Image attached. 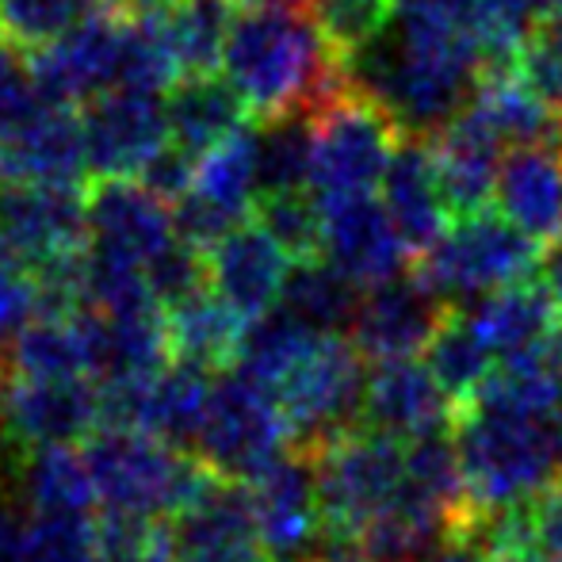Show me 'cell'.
<instances>
[{"label":"cell","mask_w":562,"mask_h":562,"mask_svg":"<svg viewBox=\"0 0 562 562\" xmlns=\"http://www.w3.org/2000/svg\"><path fill=\"white\" fill-rule=\"evenodd\" d=\"M38 314H43V291H38L35 268L0 234V345L12 340Z\"/></svg>","instance_id":"cell-40"},{"label":"cell","mask_w":562,"mask_h":562,"mask_svg":"<svg viewBox=\"0 0 562 562\" xmlns=\"http://www.w3.org/2000/svg\"><path fill=\"white\" fill-rule=\"evenodd\" d=\"M89 200V245L108 257L149 268L177 245V218L169 203L157 200L142 180H92Z\"/></svg>","instance_id":"cell-16"},{"label":"cell","mask_w":562,"mask_h":562,"mask_svg":"<svg viewBox=\"0 0 562 562\" xmlns=\"http://www.w3.org/2000/svg\"><path fill=\"white\" fill-rule=\"evenodd\" d=\"M467 318L494 360L536 352L562 329L559 303L543 280H525L513 288L490 291L479 306L467 311Z\"/></svg>","instance_id":"cell-24"},{"label":"cell","mask_w":562,"mask_h":562,"mask_svg":"<svg viewBox=\"0 0 562 562\" xmlns=\"http://www.w3.org/2000/svg\"><path fill=\"white\" fill-rule=\"evenodd\" d=\"M422 562H494V555H490V551L482 548V543L474 540V536L451 532V536H445V540H440L437 548H432Z\"/></svg>","instance_id":"cell-44"},{"label":"cell","mask_w":562,"mask_h":562,"mask_svg":"<svg viewBox=\"0 0 562 562\" xmlns=\"http://www.w3.org/2000/svg\"><path fill=\"white\" fill-rule=\"evenodd\" d=\"M161 20L177 54L180 81L211 77L223 66L229 31L237 20V0H169L161 4Z\"/></svg>","instance_id":"cell-29"},{"label":"cell","mask_w":562,"mask_h":562,"mask_svg":"<svg viewBox=\"0 0 562 562\" xmlns=\"http://www.w3.org/2000/svg\"><path fill=\"white\" fill-rule=\"evenodd\" d=\"M497 215L543 252L562 245V146H513L494 188Z\"/></svg>","instance_id":"cell-21"},{"label":"cell","mask_w":562,"mask_h":562,"mask_svg":"<svg viewBox=\"0 0 562 562\" xmlns=\"http://www.w3.org/2000/svg\"><path fill=\"white\" fill-rule=\"evenodd\" d=\"M318 337H322L318 329L303 326V322L291 318L288 311H272L260 322H252V326H245L234 368L241 371V375H249L252 383L276 391V386L288 379V371L311 352V345Z\"/></svg>","instance_id":"cell-32"},{"label":"cell","mask_w":562,"mask_h":562,"mask_svg":"<svg viewBox=\"0 0 562 562\" xmlns=\"http://www.w3.org/2000/svg\"><path fill=\"white\" fill-rule=\"evenodd\" d=\"M126 12L108 4L58 35L54 43L31 50L43 100L54 108L89 104L100 92L119 89V66H123Z\"/></svg>","instance_id":"cell-10"},{"label":"cell","mask_w":562,"mask_h":562,"mask_svg":"<svg viewBox=\"0 0 562 562\" xmlns=\"http://www.w3.org/2000/svg\"><path fill=\"white\" fill-rule=\"evenodd\" d=\"M467 502L474 513L532 505L562 479V437L555 422L467 406L451 414Z\"/></svg>","instance_id":"cell-2"},{"label":"cell","mask_w":562,"mask_h":562,"mask_svg":"<svg viewBox=\"0 0 562 562\" xmlns=\"http://www.w3.org/2000/svg\"><path fill=\"white\" fill-rule=\"evenodd\" d=\"M360 425L391 440H422L445 432L451 425V402L429 375V368L414 360L375 363L363 383Z\"/></svg>","instance_id":"cell-19"},{"label":"cell","mask_w":562,"mask_h":562,"mask_svg":"<svg viewBox=\"0 0 562 562\" xmlns=\"http://www.w3.org/2000/svg\"><path fill=\"white\" fill-rule=\"evenodd\" d=\"M223 69L257 123L314 115L348 89L345 66L329 54L318 23L288 8L249 4L237 12Z\"/></svg>","instance_id":"cell-1"},{"label":"cell","mask_w":562,"mask_h":562,"mask_svg":"<svg viewBox=\"0 0 562 562\" xmlns=\"http://www.w3.org/2000/svg\"><path fill=\"white\" fill-rule=\"evenodd\" d=\"M291 429L268 386L252 383L241 371H223L211 383L207 414H203L195 456L207 471L229 482H249L288 456Z\"/></svg>","instance_id":"cell-7"},{"label":"cell","mask_w":562,"mask_h":562,"mask_svg":"<svg viewBox=\"0 0 562 562\" xmlns=\"http://www.w3.org/2000/svg\"><path fill=\"white\" fill-rule=\"evenodd\" d=\"M100 562H172V528L165 520L108 513L97 525Z\"/></svg>","instance_id":"cell-39"},{"label":"cell","mask_w":562,"mask_h":562,"mask_svg":"<svg viewBox=\"0 0 562 562\" xmlns=\"http://www.w3.org/2000/svg\"><path fill=\"white\" fill-rule=\"evenodd\" d=\"M306 562H375V559H368L356 548H318L314 559H306Z\"/></svg>","instance_id":"cell-46"},{"label":"cell","mask_w":562,"mask_h":562,"mask_svg":"<svg viewBox=\"0 0 562 562\" xmlns=\"http://www.w3.org/2000/svg\"><path fill=\"white\" fill-rule=\"evenodd\" d=\"M291 272V257L272 241L260 223L234 226L215 249L207 252V283L218 299L245 322H260L283 299V283Z\"/></svg>","instance_id":"cell-18"},{"label":"cell","mask_w":562,"mask_h":562,"mask_svg":"<svg viewBox=\"0 0 562 562\" xmlns=\"http://www.w3.org/2000/svg\"><path fill=\"white\" fill-rule=\"evenodd\" d=\"M211 383L215 379L200 368L169 360L154 375L100 383V425L138 429L165 445H195L203 414H207Z\"/></svg>","instance_id":"cell-9"},{"label":"cell","mask_w":562,"mask_h":562,"mask_svg":"<svg viewBox=\"0 0 562 562\" xmlns=\"http://www.w3.org/2000/svg\"><path fill=\"white\" fill-rule=\"evenodd\" d=\"M165 334L169 360L200 371H223L237 363V348L245 337V322L211 291V283L180 303L165 306Z\"/></svg>","instance_id":"cell-25"},{"label":"cell","mask_w":562,"mask_h":562,"mask_svg":"<svg viewBox=\"0 0 562 562\" xmlns=\"http://www.w3.org/2000/svg\"><path fill=\"white\" fill-rule=\"evenodd\" d=\"M303 456H311L318 479L322 548H356L368 520L406 490V445L363 425Z\"/></svg>","instance_id":"cell-4"},{"label":"cell","mask_w":562,"mask_h":562,"mask_svg":"<svg viewBox=\"0 0 562 562\" xmlns=\"http://www.w3.org/2000/svg\"><path fill=\"white\" fill-rule=\"evenodd\" d=\"M356 306H360V291L337 268H329L326 260H306V265H291L276 311H288L291 318L318 334H337L340 326H352Z\"/></svg>","instance_id":"cell-31"},{"label":"cell","mask_w":562,"mask_h":562,"mask_svg":"<svg viewBox=\"0 0 562 562\" xmlns=\"http://www.w3.org/2000/svg\"><path fill=\"white\" fill-rule=\"evenodd\" d=\"M497 562H562V559L548 555L543 548H528V551H513V555H502Z\"/></svg>","instance_id":"cell-48"},{"label":"cell","mask_w":562,"mask_h":562,"mask_svg":"<svg viewBox=\"0 0 562 562\" xmlns=\"http://www.w3.org/2000/svg\"><path fill=\"white\" fill-rule=\"evenodd\" d=\"M249 218L272 234V241L288 252L291 265L322 260V207L311 188H303V192L260 195L252 203Z\"/></svg>","instance_id":"cell-35"},{"label":"cell","mask_w":562,"mask_h":562,"mask_svg":"<svg viewBox=\"0 0 562 562\" xmlns=\"http://www.w3.org/2000/svg\"><path fill=\"white\" fill-rule=\"evenodd\" d=\"M314 8H318L314 23H318L329 54L340 66H348L356 54H363L375 38L386 35L398 0H314Z\"/></svg>","instance_id":"cell-37"},{"label":"cell","mask_w":562,"mask_h":562,"mask_svg":"<svg viewBox=\"0 0 562 562\" xmlns=\"http://www.w3.org/2000/svg\"><path fill=\"white\" fill-rule=\"evenodd\" d=\"M322 207V260L337 268L356 291L398 280L409 249L398 226L391 223L383 200L356 195V200L318 203Z\"/></svg>","instance_id":"cell-15"},{"label":"cell","mask_w":562,"mask_h":562,"mask_svg":"<svg viewBox=\"0 0 562 562\" xmlns=\"http://www.w3.org/2000/svg\"><path fill=\"white\" fill-rule=\"evenodd\" d=\"M402 131L368 97L345 89L311 115V192L318 203L375 195Z\"/></svg>","instance_id":"cell-6"},{"label":"cell","mask_w":562,"mask_h":562,"mask_svg":"<svg viewBox=\"0 0 562 562\" xmlns=\"http://www.w3.org/2000/svg\"><path fill=\"white\" fill-rule=\"evenodd\" d=\"M112 0H0V43L38 50Z\"/></svg>","instance_id":"cell-36"},{"label":"cell","mask_w":562,"mask_h":562,"mask_svg":"<svg viewBox=\"0 0 562 562\" xmlns=\"http://www.w3.org/2000/svg\"><path fill=\"white\" fill-rule=\"evenodd\" d=\"M112 4H119V8H161V4H169V0H112Z\"/></svg>","instance_id":"cell-50"},{"label":"cell","mask_w":562,"mask_h":562,"mask_svg":"<svg viewBox=\"0 0 562 562\" xmlns=\"http://www.w3.org/2000/svg\"><path fill=\"white\" fill-rule=\"evenodd\" d=\"M43 108L46 100L38 89L35 66H31V54H23L12 43H0V134L23 126Z\"/></svg>","instance_id":"cell-41"},{"label":"cell","mask_w":562,"mask_h":562,"mask_svg":"<svg viewBox=\"0 0 562 562\" xmlns=\"http://www.w3.org/2000/svg\"><path fill=\"white\" fill-rule=\"evenodd\" d=\"M126 38H123V66H119V89L138 92H169L180 81L177 54H172L169 31H165L161 8H123Z\"/></svg>","instance_id":"cell-33"},{"label":"cell","mask_w":562,"mask_h":562,"mask_svg":"<svg viewBox=\"0 0 562 562\" xmlns=\"http://www.w3.org/2000/svg\"><path fill=\"white\" fill-rule=\"evenodd\" d=\"M195 161H200V157L184 154V149L169 142V146H165L161 154L146 165V172H142L138 180L157 195V200L180 203L188 195V188H192V180H195Z\"/></svg>","instance_id":"cell-42"},{"label":"cell","mask_w":562,"mask_h":562,"mask_svg":"<svg viewBox=\"0 0 562 562\" xmlns=\"http://www.w3.org/2000/svg\"><path fill=\"white\" fill-rule=\"evenodd\" d=\"M497 12H505L509 20H517L520 27H532L540 20H551V15H562V0H490Z\"/></svg>","instance_id":"cell-45"},{"label":"cell","mask_w":562,"mask_h":562,"mask_svg":"<svg viewBox=\"0 0 562 562\" xmlns=\"http://www.w3.org/2000/svg\"><path fill=\"white\" fill-rule=\"evenodd\" d=\"M494 356L482 345V337L474 334L471 318L459 306H448L440 318L437 334H432L429 348H425V368L437 379V386L451 402V414L463 409L467 402L479 394V386L486 383V375L494 371Z\"/></svg>","instance_id":"cell-30"},{"label":"cell","mask_w":562,"mask_h":562,"mask_svg":"<svg viewBox=\"0 0 562 562\" xmlns=\"http://www.w3.org/2000/svg\"><path fill=\"white\" fill-rule=\"evenodd\" d=\"M249 4H260V8H288V12H303V8H311L314 0H249Z\"/></svg>","instance_id":"cell-49"},{"label":"cell","mask_w":562,"mask_h":562,"mask_svg":"<svg viewBox=\"0 0 562 562\" xmlns=\"http://www.w3.org/2000/svg\"><path fill=\"white\" fill-rule=\"evenodd\" d=\"M85 149L97 180H138L169 146L165 100L138 89H108L85 104Z\"/></svg>","instance_id":"cell-11"},{"label":"cell","mask_w":562,"mask_h":562,"mask_svg":"<svg viewBox=\"0 0 562 562\" xmlns=\"http://www.w3.org/2000/svg\"><path fill=\"white\" fill-rule=\"evenodd\" d=\"M383 207L391 215V223L398 226L414 260L425 249H432L440 241V234L451 226V211L445 188H440L429 138L402 134L398 149L391 157V169L383 177Z\"/></svg>","instance_id":"cell-22"},{"label":"cell","mask_w":562,"mask_h":562,"mask_svg":"<svg viewBox=\"0 0 562 562\" xmlns=\"http://www.w3.org/2000/svg\"><path fill=\"white\" fill-rule=\"evenodd\" d=\"M165 119H169V142L184 154L203 157L211 146H218L234 131L249 123L241 97L229 89L223 77H184L172 85L165 100Z\"/></svg>","instance_id":"cell-27"},{"label":"cell","mask_w":562,"mask_h":562,"mask_svg":"<svg viewBox=\"0 0 562 562\" xmlns=\"http://www.w3.org/2000/svg\"><path fill=\"white\" fill-rule=\"evenodd\" d=\"M85 456L92 467L97 497L108 505V513H126V517H180L215 479V471H207L200 456H184L149 432L119 429V425H100L85 440Z\"/></svg>","instance_id":"cell-3"},{"label":"cell","mask_w":562,"mask_h":562,"mask_svg":"<svg viewBox=\"0 0 562 562\" xmlns=\"http://www.w3.org/2000/svg\"><path fill=\"white\" fill-rule=\"evenodd\" d=\"M363 383H368V371L352 340L340 334H322L314 340L311 352L272 391L295 451H314L337 432L360 425Z\"/></svg>","instance_id":"cell-8"},{"label":"cell","mask_w":562,"mask_h":562,"mask_svg":"<svg viewBox=\"0 0 562 562\" xmlns=\"http://www.w3.org/2000/svg\"><path fill=\"white\" fill-rule=\"evenodd\" d=\"M172 562H276L260 548V540H218V543H188V548H172Z\"/></svg>","instance_id":"cell-43"},{"label":"cell","mask_w":562,"mask_h":562,"mask_svg":"<svg viewBox=\"0 0 562 562\" xmlns=\"http://www.w3.org/2000/svg\"><path fill=\"white\" fill-rule=\"evenodd\" d=\"M437 177L445 188L451 223L494 203L497 172H502V142L486 131L471 112H459L448 126L429 138Z\"/></svg>","instance_id":"cell-23"},{"label":"cell","mask_w":562,"mask_h":562,"mask_svg":"<svg viewBox=\"0 0 562 562\" xmlns=\"http://www.w3.org/2000/svg\"><path fill=\"white\" fill-rule=\"evenodd\" d=\"M0 234L31 268H50L89 252V200L81 184H4Z\"/></svg>","instance_id":"cell-13"},{"label":"cell","mask_w":562,"mask_h":562,"mask_svg":"<svg viewBox=\"0 0 562 562\" xmlns=\"http://www.w3.org/2000/svg\"><path fill=\"white\" fill-rule=\"evenodd\" d=\"M448 306L451 303H440L437 295H429L414 276L379 283V288L360 295L352 326H348V334H352L348 340L371 363L414 360L417 352L429 348Z\"/></svg>","instance_id":"cell-17"},{"label":"cell","mask_w":562,"mask_h":562,"mask_svg":"<svg viewBox=\"0 0 562 562\" xmlns=\"http://www.w3.org/2000/svg\"><path fill=\"white\" fill-rule=\"evenodd\" d=\"M100 429V391L89 379H8L0 391V437L15 451L81 445Z\"/></svg>","instance_id":"cell-12"},{"label":"cell","mask_w":562,"mask_h":562,"mask_svg":"<svg viewBox=\"0 0 562 562\" xmlns=\"http://www.w3.org/2000/svg\"><path fill=\"white\" fill-rule=\"evenodd\" d=\"M23 562H100V532L74 513H31Z\"/></svg>","instance_id":"cell-38"},{"label":"cell","mask_w":562,"mask_h":562,"mask_svg":"<svg viewBox=\"0 0 562 562\" xmlns=\"http://www.w3.org/2000/svg\"><path fill=\"white\" fill-rule=\"evenodd\" d=\"M8 371L15 379H89L92 337L85 311L38 314L8 340Z\"/></svg>","instance_id":"cell-26"},{"label":"cell","mask_w":562,"mask_h":562,"mask_svg":"<svg viewBox=\"0 0 562 562\" xmlns=\"http://www.w3.org/2000/svg\"><path fill=\"white\" fill-rule=\"evenodd\" d=\"M257 134H260L257 142L260 195L303 192V188H311V115L265 123V131Z\"/></svg>","instance_id":"cell-34"},{"label":"cell","mask_w":562,"mask_h":562,"mask_svg":"<svg viewBox=\"0 0 562 562\" xmlns=\"http://www.w3.org/2000/svg\"><path fill=\"white\" fill-rule=\"evenodd\" d=\"M551 288V295H555L559 303V314H562V245L559 249H551V260H548V280H543Z\"/></svg>","instance_id":"cell-47"},{"label":"cell","mask_w":562,"mask_h":562,"mask_svg":"<svg viewBox=\"0 0 562 562\" xmlns=\"http://www.w3.org/2000/svg\"><path fill=\"white\" fill-rule=\"evenodd\" d=\"M15 471H20V490L31 513H74V517H89V509L100 502L89 456L77 445L23 451Z\"/></svg>","instance_id":"cell-28"},{"label":"cell","mask_w":562,"mask_h":562,"mask_svg":"<svg viewBox=\"0 0 562 562\" xmlns=\"http://www.w3.org/2000/svg\"><path fill=\"white\" fill-rule=\"evenodd\" d=\"M260 548L272 559H314L322 548V509L314 463L303 451H288L245 482Z\"/></svg>","instance_id":"cell-14"},{"label":"cell","mask_w":562,"mask_h":562,"mask_svg":"<svg viewBox=\"0 0 562 562\" xmlns=\"http://www.w3.org/2000/svg\"><path fill=\"white\" fill-rule=\"evenodd\" d=\"M540 265V245L520 234L509 218L486 207L456 218L440 234V241L414 260V280L440 303L456 306V299L490 295V291L532 280Z\"/></svg>","instance_id":"cell-5"},{"label":"cell","mask_w":562,"mask_h":562,"mask_svg":"<svg viewBox=\"0 0 562 562\" xmlns=\"http://www.w3.org/2000/svg\"><path fill=\"white\" fill-rule=\"evenodd\" d=\"M0 165L4 184H81L89 172L81 115L46 104L23 126L0 134Z\"/></svg>","instance_id":"cell-20"}]
</instances>
